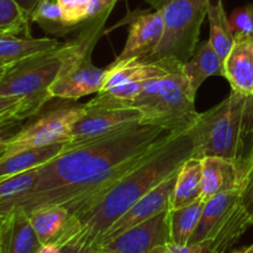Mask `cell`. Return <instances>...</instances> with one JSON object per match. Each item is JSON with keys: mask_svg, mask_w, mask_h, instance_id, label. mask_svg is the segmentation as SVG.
<instances>
[{"mask_svg": "<svg viewBox=\"0 0 253 253\" xmlns=\"http://www.w3.org/2000/svg\"><path fill=\"white\" fill-rule=\"evenodd\" d=\"M168 136L158 126L135 124L82 143L64 142V150L39 168L36 184L15 210L61 205L78 215L135 169Z\"/></svg>", "mask_w": 253, "mask_h": 253, "instance_id": "1", "label": "cell"}, {"mask_svg": "<svg viewBox=\"0 0 253 253\" xmlns=\"http://www.w3.org/2000/svg\"><path fill=\"white\" fill-rule=\"evenodd\" d=\"M192 155L193 140L189 133H168L160 146L95 204L81 214L71 215L66 230L54 244L59 247L95 250L99 240L114 222L141 198L174 175Z\"/></svg>", "mask_w": 253, "mask_h": 253, "instance_id": "2", "label": "cell"}, {"mask_svg": "<svg viewBox=\"0 0 253 253\" xmlns=\"http://www.w3.org/2000/svg\"><path fill=\"white\" fill-rule=\"evenodd\" d=\"M188 133L193 140L192 157L242 160L253 138V95L231 90L221 103L199 113Z\"/></svg>", "mask_w": 253, "mask_h": 253, "instance_id": "3", "label": "cell"}, {"mask_svg": "<svg viewBox=\"0 0 253 253\" xmlns=\"http://www.w3.org/2000/svg\"><path fill=\"white\" fill-rule=\"evenodd\" d=\"M168 73L146 81L141 93L127 108L142 114L141 124L163 128L168 133H187L197 121V91L184 73V64L162 59Z\"/></svg>", "mask_w": 253, "mask_h": 253, "instance_id": "4", "label": "cell"}, {"mask_svg": "<svg viewBox=\"0 0 253 253\" xmlns=\"http://www.w3.org/2000/svg\"><path fill=\"white\" fill-rule=\"evenodd\" d=\"M110 14L89 19L82 25L78 37L68 41L69 52L58 78L49 89L51 99L78 100L103 89L106 69L98 68L91 61V52L103 34Z\"/></svg>", "mask_w": 253, "mask_h": 253, "instance_id": "5", "label": "cell"}, {"mask_svg": "<svg viewBox=\"0 0 253 253\" xmlns=\"http://www.w3.org/2000/svg\"><path fill=\"white\" fill-rule=\"evenodd\" d=\"M68 52L69 43L63 42L56 49L32 54L7 66L0 77V95L26 99L39 114L51 100L49 89L58 78Z\"/></svg>", "mask_w": 253, "mask_h": 253, "instance_id": "6", "label": "cell"}, {"mask_svg": "<svg viewBox=\"0 0 253 253\" xmlns=\"http://www.w3.org/2000/svg\"><path fill=\"white\" fill-rule=\"evenodd\" d=\"M208 0H167L162 11L165 31L152 53L143 62L162 59L185 64L199 43L202 25L207 17Z\"/></svg>", "mask_w": 253, "mask_h": 253, "instance_id": "7", "label": "cell"}, {"mask_svg": "<svg viewBox=\"0 0 253 253\" xmlns=\"http://www.w3.org/2000/svg\"><path fill=\"white\" fill-rule=\"evenodd\" d=\"M253 225L241 200V192L221 193L205 203L202 217L189 244L203 242L208 253H225Z\"/></svg>", "mask_w": 253, "mask_h": 253, "instance_id": "8", "label": "cell"}, {"mask_svg": "<svg viewBox=\"0 0 253 253\" xmlns=\"http://www.w3.org/2000/svg\"><path fill=\"white\" fill-rule=\"evenodd\" d=\"M84 113V105L63 106L47 111L44 115L24 127L7 142L0 156H9L27 148L44 147L67 142L74 123Z\"/></svg>", "mask_w": 253, "mask_h": 253, "instance_id": "9", "label": "cell"}, {"mask_svg": "<svg viewBox=\"0 0 253 253\" xmlns=\"http://www.w3.org/2000/svg\"><path fill=\"white\" fill-rule=\"evenodd\" d=\"M74 123L68 142L82 143L109 135L126 126L141 124L142 114L133 108L118 106H86Z\"/></svg>", "mask_w": 253, "mask_h": 253, "instance_id": "10", "label": "cell"}, {"mask_svg": "<svg viewBox=\"0 0 253 253\" xmlns=\"http://www.w3.org/2000/svg\"><path fill=\"white\" fill-rule=\"evenodd\" d=\"M128 35L121 53L114 62H143L157 47L165 31V22L161 10H138L126 15L120 22L127 24Z\"/></svg>", "mask_w": 253, "mask_h": 253, "instance_id": "11", "label": "cell"}, {"mask_svg": "<svg viewBox=\"0 0 253 253\" xmlns=\"http://www.w3.org/2000/svg\"><path fill=\"white\" fill-rule=\"evenodd\" d=\"M167 211L151 217L147 221L127 230L111 241L99 245L95 251L113 253H163V247L169 242Z\"/></svg>", "mask_w": 253, "mask_h": 253, "instance_id": "12", "label": "cell"}, {"mask_svg": "<svg viewBox=\"0 0 253 253\" xmlns=\"http://www.w3.org/2000/svg\"><path fill=\"white\" fill-rule=\"evenodd\" d=\"M177 173L174 175H172L170 178H168V179H166L163 183H161L158 187L151 190L145 197L141 198L118 221L114 222L106 230L105 234L101 236V239L99 240L95 249L99 245L111 241V240L120 236L121 234L126 232L127 230L132 229V227L150 220L151 217L156 216V215L169 209L170 195H172L173 187H174Z\"/></svg>", "mask_w": 253, "mask_h": 253, "instance_id": "13", "label": "cell"}, {"mask_svg": "<svg viewBox=\"0 0 253 253\" xmlns=\"http://www.w3.org/2000/svg\"><path fill=\"white\" fill-rule=\"evenodd\" d=\"M244 184L242 160H227L222 157L202 158V195L208 202L221 193L240 190Z\"/></svg>", "mask_w": 253, "mask_h": 253, "instance_id": "14", "label": "cell"}, {"mask_svg": "<svg viewBox=\"0 0 253 253\" xmlns=\"http://www.w3.org/2000/svg\"><path fill=\"white\" fill-rule=\"evenodd\" d=\"M224 71L231 90L253 95V32L235 34L234 43L224 61Z\"/></svg>", "mask_w": 253, "mask_h": 253, "instance_id": "15", "label": "cell"}, {"mask_svg": "<svg viewBox=\"0 0 253 253\" xmlns=\"http://www.w3.org/2000/svg\"><path fill=\"white\" fill-rule=\"evenodd\" d=\"M0 240L4 253H37L42 246L24 210H15L5 216Z\"/></svg>", "mask_w": 253, "mask_h": 253, "instance_id": "16", "label": "cell"}, {"mask_svg": "<svg viewBox=\"0 0 253 253\" xmlns=\"http://www.w3.org/2000/svg\"><path fill=\"white\" fill-rule=\"evenodd\" d=\"M105 69V81L100 91L108 90V89L123 85V84L150 81V79L162 77L168 73V68L163 61L124 62V63L113 62Z\"/></svg>", "mask_w": 253, "mask_h": 253, "instance_id": "17", "label": "cell"}, {"mask_svg": "<svg viewBox=\"0 0 253 253\" xmlns=\"http://www.w3.org/2000/svg\"><path fill=\"white\" fill-rule=\"evenodd\" d=\"M64 150V142L44 146V147L27 148L9 156H0V179L40 168L48 163Z\"/></svg>", "mask_w": 253, "mask_h": 253, "instance_id": "18", "label": "cell"}, {"mask_svg": "<svg viewBox=\"0 0 253 253\" xmlns=\"http://www.w3.org/2000/svg\"><path fill=\"white\" fill-rule=\"evenodd\" d=\"M63 42L57 39H35L30 36H16V35H0V63L4 66L19 62L32 54L52 51L59 47Z\"/></svg>", "mask_w": 253, "mask_h": 253, "instance_id": "19", "label": "cell"}, {"mask_svg": "<svg viewBox=\"0 0 253 253\" xmlns=\"http://www.w3.org/2000/svg\"><path fill=\"white\" fill-rule=\"evenodd\" d=\"M184 73L195 91L210 77H224V59L219 56L210 41L198 43L192 58L184 64Z\"/></svg>", "mask_w": 253, "mask_h": 253, "instance_id": "20", "label": "cell"}, {"mask_svg": "<svg viewBox=\"0 0 253 253\" xmlns=\"http://www.w3.org/2000/svg\"><path fill=\"white\" fill-rule=\"evenodd\" d=\"M202 195V160L189 157L179 168L169 200V209L185 207Z\"/></svg>", "mask_w": 253, "mask_h": 253, "instance_id": "21", "label": "cell"}, {"mask_svg": "<svg viewBox=\"0 0 253 253\" xmlns=\"http://www.w3.org/2000/svg\"><path fill=\"white\" fill-rule=\"evenodd\" d=\"M27 215L41 245L54 244L64 232L71 217L68 210L61 205H44Z\"/></svg>", "mask_w": 253, "mask_h": 253, "instance_id": "22", "label": "cell"}, {"mask_svg": "<svg viewBox=\"0 0 253 253\" xmlns=\"http://www.w3.org/2000/svg\"><path fill=\"white\" fill-rule=\"evenodd\" d=\"M205 200L199 198L195 202L177 208L168 209V231H169V242L178 245L189 244L195 229L202 217L205 207Z\"/></svg>", "mask_w": 253, "mask_h": 253, "instance_id": "23", "label": "cell"}, {"mask_svg": "<svg viewBox=\"0 0 253 253\" xmlns=\"http://www.w3.org/2000/svg\"><path fill=\"white\" fill-rule=\"evenodd\" d=\"M207 17L210 25V43L225 61L234 43V32L222 0H208Z\"/></svg>", "mask_w": 253, "mask_h": 253, "instance_id": "24", "label": "cell"}, {"mask_svg": "<svg viewBox=\"0 0 253 253\" xmlns=\"http://www.w3.org/2000/svg\"><path fill=\"white\" fill-rule=\"evenodd\" d=\"M32 22L39 25L47 35L62 37L68 35L76 29L66 24L62 15L61 7L56 0H44L37 6L32 15Z\"/></svg>", "mask_w": 253, "mask_h": 253, "instance_id": "25", "label": "cell"}, {"mask_svg": "<svg viewBox=\"0 0 253 253\" xmlns=\"http://www.w3.org/2000/svg\"><path fill=\"white\" fill-rule=\"evenodd\" d=\"M31 22L15 0H0V35L30 37Z\"/></svg>", "mask_w": 253, "mask_h": 253, "instance_id": "26", "label": "cell"}, {"mask_svg": "<svg viewBox=\"0 0 253 253\" xmlns=\"http://www.w3.org/2000/svg\"><path fill=\"white\" fill-rule=\"evenodd\" d=\"M36 115L31 104L20 96L0 95V121L25 120Z\"/></svg>", "mask_w": 253, "mask_h": 253, "instance_id": "27", "label": "cell"}, {"mask_svg": "<svg viewBox=\"0 0 253 253\" xmlns=\"http://www.w3.org/2000/svg\"><path fill=\"white\" fill-rule=\"evenodd\" d=\"M67 25L81 29L89 19V0H56Z\"/></svg>", "mask_w": 253, "mask_h": 253, "instance_id": "28", "label": "cell"}, {"mask_svg": "<svg viewBox=\"0 0 253 253\" xmlns=\"http://www.w3.org/2000/svg\"><path fill=\"white\" fill-rule=\"evenodd\" d=\"M244 184L241 189V200L253 219V138L246 156L242 158Z\"/></svg>", "mask_w": 253, "mask_h": 253, "instance_id": "29", "label": "cell"}, {"mask_svg": "<svg viewBox=\"0 0 253 253\" xmlns=\"http://www.w3.org/2000/svg\"><path fill=\"white\" fill-rule=\"evenodd\" d=\"M230 26L235 34H251L253 32V5L237 7L229 17Z\"/></svg>", "mask_w": 253, "mask_h": 253, "instance_id": "30", "label": "cell"}, {"mask_svg": "<svg viewBox=\"0 0 253 253\" xmlns=\"http://www.w3.org/2000/svg\"><path fill=\"white\" fill-rule=\"evenodd\" d=\"M24 127V120L14 119V120L0 121V155L6 147L7 142Z\"/></svg>", "mask_w": 253, "mask_h": 253, "instance_id": "31", "label": "cell"}, {"mask_svg": "<svg viewBox=\"0 0 253 253\" xmlns=\"http://www.w3.org/2000/svg\"><path fill=\"white\" fill-rule=\"evenodd\" d=\"M163 253H208V249L203 242L185 245L167 242L163 247Z\"/></svg>", "mask_w": 253, "mask_h": 253, "instance_id": "32", "label": "cell"}, {"mask_svg": "<svg viewBox=\"0 0 253 253\" xmlns=\"http://www.w3.org/2000/svg\"><path fill=\"white\" fill-rule=\"evenodd\" d=\"M116 1L118 0H89V19L110 14Z\"/></svg>", "mask_w": 253, "mask_h": 253, "instance_id": "33", "label": "cell"}, {"mask_svg": "<svg viewBox=\"0 0 253 253\" xmlns=\"http://www.w3.org/2000/svg\"><path fill=\"white\" fill-rule=\"evenodd\" d=\"M15 1L20 5V7L22 9L25 16L27 17V20H29L30 22H32L31 19L35 10H36L37 6H39L42 1H44V0H15Z\"/></svg>", "mask_w": 253, "mask_h": 253, "instance_id": "34", "label": "cell"}, {"mask_svg": "<svg viewBox=\"0 0 253 253\" xmlns=\"http://www.w3.org/2000/svg\"><path fill=\"white\" fill-rule=\"evenodd\" d=\"M63 253H95V250L89 247H77V246H66L61 247Z\"/></svg>", "mask_w": 253, "mask_h": 253, "instance_id": "35", "label": "cell"}, {"mask_svg": "<svg viewBox=\"0 0 253 253\" xmlns=\"http://www.w3.org/2000/svg\"><path fill=\"white\" fill-rule=\"evenodd\" d=\"M37 253H63V251L56 244H46L42 245L41 249L37 251Z\"/></svg>", "mask_w": 253, "mask_h": 253, "instance_id": "36", "label": "cell"}, {"mask_svg": "<svg viewBox=\"0 0 253 253\" xmlns=\"http://www.w3.org/2000/svg\"><path fill=\"white\" fill-rule=\"evenodd\" d=\"M146 1L150 2L151 6L155 7L156 10H158L161 6H162L163 2H166V1H167V0H146Z\"/></svg>", "mask_w": 253, "mask_h": 253, "instance_id": "37", "label": "cell"}, {"mask_svg": "<svg viewBox=\"0 0 253 253\" xmlns=\"http://www.w3.org/2000/svg\"><path fill=\"white\" fill-rule=\"evenodd\" d=\"M225 253H253V244L251 246H247V247H244V249L241 250H234V251H227Z\"/></svg>", "mask_w": 253, "mask_h": 253, "instance_id": "38", "label": "cell"}, {"mask_svg": "<svg viewBox=\"0 0 253 253\" xmlns=\"http://www.w3.org/2000/svg\"><path fill=\"white\" fill-rule=\"evenodd\" d=\"M6 68H7V66H4V64L0 63V77H1L2 74H4V72L6 71Z\"/></svg>", "mask_w": 253, "mask_h": 253, "instance_id": "39", "label": "cell"}, {"mask_svg": "<svg viewBox=\"0 0 253 253\" xmlns=\"http://www.w3.org/2000/svg\"><path fill=\"white\" fill-rule=\"evenodd\" d=\"M4 220H5V217L0 216V230H1V226H2V224H4Z\"/></svg>", "mask_w": 253, "mask_h": 253, "instance_id": "40", "label": "cell"}, {"mask_svg": "<svg viewBox=\"0 0 253 253\" xmlns=\"http://www.w3.org/2000/svg\"><path fill=\"white\" fill-rule=\"evenodd\" d=\"M95 253H113V252H109V251H101V250H98V251H95Z\"/></svg>", "mask_w": 253, "mask_h": 253, "instance_id": "41", "label": "cell"}, {"mask_svg": "<svg viewBox=\"0 0 253 253\" xmlns=\"http://www.w3.org/2000/svg\"><path fill=\"white\" fill-rule=\"evenodd\" d=\"M0 253H4V251H2V245H1V240H0Z\"/></svg>", "mask_w": 253, "mask_h": 253, "instance_id": "42", "label": "cell"}]
</instances>
